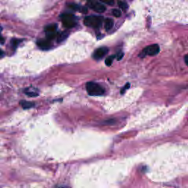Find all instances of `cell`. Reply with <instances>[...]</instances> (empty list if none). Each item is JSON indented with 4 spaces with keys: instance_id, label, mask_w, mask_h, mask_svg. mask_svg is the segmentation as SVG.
Segmentation results:
<instances>
[{
    "instance_id": "obj_1",
    "label": "cell",
    "mask_w": 188,
    "mask_h": 188,
    "mask_svg": "<svg viewBox=\"0 0 188 188\" xmlns=\"http://www.w3.org/2000/svg\"><path fill=\"white\" fill-rule=\"evenodd\" d=\"M86 90L90 96H94L103 95L105 92L102 86L93 82H88L86 84Z\"/></svg>"
},
{
    "instance_id": "obj_2",
    "label": "cell",
    "mask_w": 188,
    "mask_h": 188,
    "mask_svg": "<svg viewBox=\"0 0 188 188\" xmlns=\"http://www.w3.org/2000/svg\"><path fill=\"white\" fill-rule=\"evenodd\" d=\"M103 18L101 16H90L85 17L84 20V24L86 26L93 28H99L102 24Z\"/></svg>"
},
{
    "instance_id": "obj_3",
    "label": "cell",
    "mask_w": 188,
    "mask_h": 188,
    "mask_svg": "<svg viewBox=\"0 0 188 188\" xmlns=\"http://www.w3.org/2000/svg\"><path fill=\"white\" fill-rule=\"evenodd\" d=\"M63 25L67 29H71L76 25V19L74 16L69 13L63 14L61 16Z\"/></svg>"
},
{
    "instance_id": "obj_4",
    "label": "cell",
    "mask_w": 188,
    "mask_h": 188,
    "mask_svg": "<svg viewBox=\"0 0 188 188\" xmlns=\"http://www.w3.org/2000/svg\"><path fill=\"white\" fill-rule=\"evenodd\" d=\"M160 52V47L157 44H152V45L148 46L142 51V55H149V56H154Z\"/></svg>"
},
{
    "instance_id": "obj_5",
    "label": "cell",
    "mask_w": 188,
    "mask_h": 188,
    "mask_svg": "<svg viewBox=\"0 0 188 188\" xmlns=\"http://www.w3.org/2000/svg\"><path fill=\"white\" fill-rule=\"evenodd\" d=\"M88 6L97 13H104L106 10V7L104 6L102 4L99 3V2L95 1V0H90V1H88Z\"/></svg>"
},
{
    "instance_id": "obj_6",
    "label": "cell",
    "mask_w": 188,
    "mask_h": 188,
    "mask_svg": "<svg viewBox=\"0 0 188 188\" xmlns=\"http://www.w3.org/2000/svg\"><path fill=\"white\" fill-rule=\"evenodd\" d=\"M57 28V25L55 24H49V25L46 27L45 32L46 34H47V39L51 40L53 39V38H55L56 36H57L56 33Z\"/></svg>"
},
{
    "instance_id": "obj_7",
    "label": "cell",
    "mask_w": 188,
    "mask_h": 188,
    "mask_svg": "<svg viewBox=\"0 0 188 188\" xmlns=\"http://www.w3.org/2000/svg\"><path fill=\"white\" fill-rule=\"evenodd\" d=\"M108 52V49L106 47H101L94 51L93 58L96 60H101Z\"/></svg>"
},
{
    "instance_id": "obj_8",
    "label": "cell",
    "mask_w": 188,
    "mask_h": 188,
    "mask_svg": "<svg viewBox=\"0 0 188 188\" xmlns=\"http://www.w3.org/2000/svg\"><path fill=\"white\" fill-rule=\"evenodd\" d=\"M38 46L40 49H43V50H47L51 47V43L49 39L47 40H40L38 41Z\"/></svg>"
},
{
    "instance_id": "obj_9",
    "label": "cell",
    "mask_w": 188,
    "mask_h": 188,
    "mask_svg": "<svg viewBox=\"0 0 188 188\" xmlns=\"http://www.w3.org/2000/svg\"><path fill=\"white\" fill-rule=\"evenodd\" d=\"M24 93L30 97H35L37 96H38V91L35 89V88L32 87L26 88V89L24 90Z\"/></svg>"
},
{
    "instance_id": "obj_10",
    "label": "cell",
    "mask_w": 188,
    "mask_h": 188,
    "mask_svg": "<svg viewBox=\"0 0 188 188\" xmlns=\"http://www.w3.org/2000/svg\"><path fill=\"white\" fill-rule=\"evenodd\" d=\"M20 104L22 105L23 109H25V110H27V109H30L35 106V104L33 102H30V101H21Z\"/></svg>"
},
{
    "instance_id": "obj_11",
    "label": "cell",
    "mask_w": 188,
    "mask_h": 188,
    "mask_svg": "<svg viewBox=\"0 0 188 188\" xmlns=\"http://www.w3.org/2000/svg\"><path fill=\"white\" fill-rule=\"evenodd\" d=\"M113 27V20L112 18H107L106 20H105V30H107V31H109V30H110Z\"/></svg>"
},
{
    "instance_id": "obj_12",
    "label": "cell",
    "mask_w": 188,
    "mask_h": 188,
    "mask_svg": "<svg viewBox=\"0 0 188 188\" xmlns=\"http://www.w3.org/2000/svg\"><path fill=\"white\" fill-rule=\"evenodd\" d=\"M68 32H60V33L58 34V35L57 36V41H58V42L63 41L65 39H66L67 37H68Z\"/></svg>"
},
{
    "instance_id": "obj_13",
    "label": "cell",
    "mask_w": 188,
    "mask_h": 188,
    "mask_svg": "<svg viewBox=\"0 0 188 188\" xmlns=\"http://www.w3.org/2000/svg\"><path fill=\"white\" fill-rule=\"evenodd\" d=\"M115 57H116L115 55H112V56H110V57H107V58L106 59V60H105V64H106L107 66H111L112 62H113V60H114Z\"/></svg>"
},
{
    "instance_id": "obj_14",
    "label": "cell",
    "mask_w": 188,
    "mask_h": 188,
    "mask_svg": "<svg viewBox=\"0 0 188 188\" xmlns=\"http://www.w3.org/2000/svg\"><path fill=\"white\" fill-rule=\"evenodd\" d=\"M118 6H119L120 8L124 10H126L128 9V5L125 2L119 1L118 2Z\"/></svg>"
},
{
    "instance_id": "obj_15",
    "label": "cell",
    "mask_w": 188,
    "mask_h": 188,
    "mask_svg": "<svg viewBox=\"0 0 188 188\" xmlns=\"http://www.w3.org/2000/svg\"><path fill=\"white\" fill-rule=\"evenodd\" d=\"M112 13L113 16L115 17H117V18H119V17L121 16V12L118 9H113Z\"/></svg>"
},
{
    "instance_id": "obj_16",
    "label": "cell",
    "mask_w": 188,
    "mask_h": 188,
    "mask_svg": "<svg viewBox=\"0 0 188 188\" xmlns=\"http://www.w3.org/2000/svg\"><path fill=\"white\" fill-rule=\"evenodd\" d=\"M100 1L108 5H113L114 4V0H100Z\"/></svg>"
},
{
    "instance_id": "obj_17",
    "label": "cell",
    "mask_w": 188,
    "mask_h": 188,
    "mask_svg": "<svg viewBox=\"0 0 188 188\" xmlns=\"http://www.w3.org/2000/svg\"><path fill=\"white\" fill-rule=\"evenodd\" d=\"M123 57H124V53H122V52L118 53V55H117V60H121L122 59Z\"/></svg>"
},
{
    "instance_id": "obj_18",
    "label": "cell",
    "mask_w": 188,
    "mask_h": 188,
    "mask_svg": "<svg viewBox=\"0 0 188 188\" xmlns=\"http://www.w3.org/2000/svg\"><path fill=\"white\" fill-rule=\"evenodd\" d=\"M20 42L21 41H18V40H13L11 43H13V45L14 46V47H17V45H18V43H20Z\"/></svg>"
},
{
    "instance_id": "obj_19",
    "label": "cell",
    "mask_w": 188,
    "mask_h": 188,
    "mask_svg": "<svg viewBox=\"0 0 188 188\" xmlns=\"http://www.w3.org/2000/svg\"><path fill=\"white\" fill-rule=\"evenodd\" d=\"M185 62L186 64H187V66H188V55H185Z\"/></svg>"
},
{
    "instance_id": "obj_20",
    "label": "cell",
    "mask_w": 188,
    "mask_h": 188,
    "mask_svg": "<svg viewBox=\"0 0 188 188\" xmlns=\"http://www.w3.org/2000/svg\"><path fill=\"white\" fill-rule=\"evenodd\" d=\"M129 87V84H127V85H126L125 86V88H123V89H122V91H121V93H123V92H124V91H125V90L126 89V88H128Z\"/></svg>"
}]
</instances>
